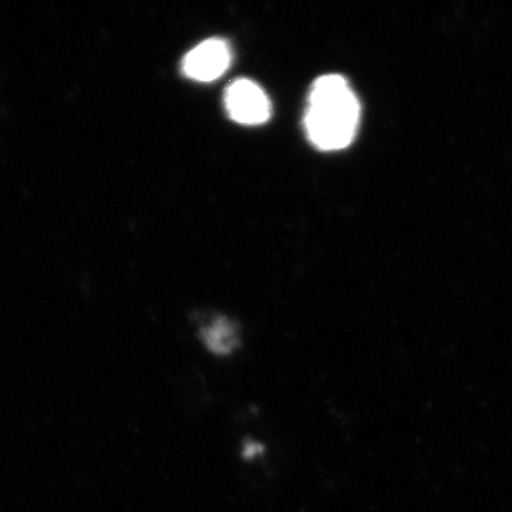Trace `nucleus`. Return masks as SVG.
<instances>
[{"instance_id": "f257e3e1", "label": "nucleus", "mask_w": 512, "mask_h": 512, "mask_svg": "<svg viewBox=\"0 0 512 512\" xmlns=\"http://www.w3.org/2000/svg\"><path fill=\"white\" fill-rule=\"evenodd\" d=\"M359 120V100L345 77L326 74L312 84L303 124L313 146L323 151L350 146Z\"/></svg>"}, {"instance_id": "f03ea898", "label": "nucleus", "mask_w": 512, "mask_h": 512, "mask_svg": "<svg viewBox=\"0 0 512 512\" xmlns=\"http://www.w3.org/2000/svg\"><path fill=\"white\" fill-rule=\"evenodd\" d=\"M225 109L232 120L245 126H258L272 114L271 100L252 80L238 79L225 90Z\"/></svg>"}, {"instance_id": "7ed1b4c3", "label": "nucleus", "mask_w": 512, "mask_h": 512, "mask_svg": "<svg viewBox=\"0 0 512 512\" xmlns=\"http://www.w3.org/2000/svg\"><path fill=\"white\" fill-rule=\"evenodd\" d=\"M231 60V47L228 43L218 37H211L187 53L183 72L188 79L212 82L227 72Z\"/></svg>"}, {"instance_id": "20e7f679", "label": "nucleus", "mask_w": 512, "mask_h": 512, "mask_svg": "<svg viewBox=\"0 0 512 512\" xmlns=\"http://www.w3.org/2000/svg\"><path fill=\"white\" fill-rule=\"evenodd\" d=\"M201 342L211 355L228 357L237 352L241 345L238 326L225 316H215L200 329Z\"/></svg>"}]
</instances>
